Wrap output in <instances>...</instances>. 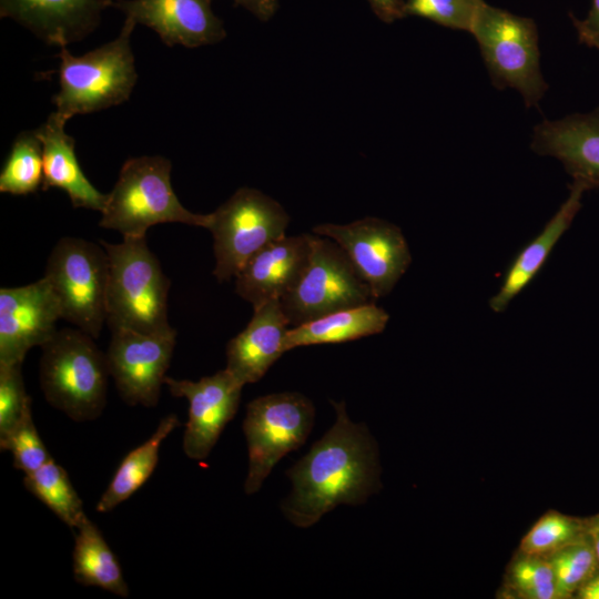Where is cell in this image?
I'll list each match as a JSON object with an SVG mask.
<instances>
[{"mask_svg": "<svg viewBox=\"0 0 599 599\" xmlns=\"http://www.w3.org/2000/svg\"><path fill=\"white\" fill-rule=\"evenodd\" d=\"M115 0H0V18L21 24L43 42L67 47L92 33Z\"/></svg>", "mask_w": 599, "mask_h": 599, "instance_id": "cell-16", "label": "cell"}, {"mask_svg": "<svg viewBox=\"0 0 599 599\" xmlns=\"http://www.w3.org/2000/svg\"><path fill=\"white\" fill-rule=\"evenodd\" d=\"M590 187L580 180H573L567 200L546 224L544 230L526 245L508 267L498 293L489 301L490 308L500 313L538 274L549 254L568 230L581 207V199Z\"/></svg>", "mask_w": 599, "mask_h": 599, "instance_id": "cell-21", "label": "cell"}, {"mask_svg": "<svg viewBox=\"0 0 599 599\" xmlns=\"http://www.w3.org/2000/svg\"><path fill=\"white\" fill-rule=\"evenodd\" d=\"M315 408L297 392L270 394L246 406L243 432L248 448L247 495L256 493L274 466L290 451L300 448L314 424Z\"/></svg>", "mask_w": 599, "mask_h": 599, "instance_id": "cell-9", "label": "cell"}, {"mask_svg": "<svg viewBox=\"0 0 599 599\" xmlns=\"http://www.w3.org/2000/svg\"><path fill=\"white\" fill-rule=\"evenodd\" d=\"M109 256L106 323L142 333L164 334L175 329L167 318L171 281L149 248L146 237L100 241Z\"/></svg>", "mask_w": 599, "mask_h": 599, "instance_id": "cell-3", "label": "cell"}, {"mask_svg": "<svg viewBox=\"0 0 599 599\" xmlns=\"http://www.w3.org/2000/svg\"><path fill=\"white\" fill-rule=\"evenodd\" d=\"M577 599H599V570L575 593Z\"/></svg>", "mask_w": 599, "mask_h": 599, "instance_id": "cell-36", "label": "cell"}, {"mask_svg": "<svg viewBox=\"0 0 599 599\" xmlns=\"http://www.w3.org/2000/svg\"><path fill=\"white\" fill-rule=\"evenodd\" d=\"M291 324L280 300L254 308L246 327L226 345V369L243 386L258 382L286 352L285 336Z\"/></svg>", "mask_w": 599, "mask_h": 599, "instance_id": "cell-19", "label": "cell"}, {"mask_svg": "<svg viewBox=\"0 0 599 599\" xmlns=\"http://www.w3.org/2000/svg\"><path fill=\"white\" fill-rule=\"evenodd\" d=\"M113 8L153 30L169 47L197 48L217 43L226 35L211 0H115Z\"/></svg>", "mask_w": 599, "mask_h": 599, "instance_id": "cell-15", "label": "cell"}, {"mask_svg": "<svg viewBox=\"0 0 599 599\" xmlns=\"http://www.w3.org/2000/svg\"><path fill=\"white\" fill-rule=\"evenodd\" d=\"M0 448L11 451L13 467L23 474L37 470L52 458L34 426L31 398L27 402L16 426L6 437L0 439Z\"/></svg>", "mask_w": 599, "mask_h": 599, "instance_id": "cell-30", "label": "cell"}, {"mask_svg": "<svg viewBox=\"0 0 599 599\" xmlns=\"http://www.w3.org/2000/svg\"><path fill=\"white\" fill-rule=\"evenodd\" d=\"M164 384L173 396L189 402L183 435L185 455L194 460L205 459L235 416L243 385L226 368L196 382L166 376Z\"/></svg>", "mask_w": 599, "mask_h": 599, "instance_id": "cell-14", "label": "cell"}, {"mask_svg": "<svg viewBox=\"0 0 599 599\" xmlns=\"http://www.w3.org/2000/svg\"><path fill=\"white\" fill-rule=\"evenodd\" d=\"M110 331L105 355L121 398L130 406L154 407L171 363L176 332L150 334L123 327Z\"/></svg>", "mask_w": 599, "mask_h": 599, "instance_id": "cell-12", "label": "cell"}, {"mask_svg": "<svg viewBox=\"0 0 599 599\" xmlns=\"http://www.w3.org/2000/svg\"><path fill=\"white\" fill-rule=\"evenodd\" d=\"M309 257L291 292L280 300L292 326L375 301L338 244L309 234Z\"/></svg>", "mask_w": 599, "mask_h": 599, "instance_id": "cell-10", "label": "cell"}, {"mask_svg": "<svg viewBox=\"0 0 599 599\" xmlns=\"http://www.w3.org/2000/svg\"><path fill=\"white\" fill-rule=\"evenodd\" d=\"M376 17L385 23L405 18V0H366Z\"/></svg>", "mask_w": 599, "mask_h": 599, "instance_id": "cell-33", "label": "cell"}, {"mask_svg": "<svg viewBox=\"0 0 599 599\" xmlns=\"http://www.w3.org/2000/svg\"><path fill=\"white\" fill-rule=\"evenodd\" d=\"M22 364H0V439L19 422L30 396L26 393Z\"/></svg>", "mask_w": 599, "mask_h": 599, "instance_id": "cell-32", "label": "cell"}, {"mask_svg": "<svg viewBox=\"0 0 599 599\" xmlns=\"http://www.w3.org/2000/svg\"><path fill=\"white\" fill-rule=\"evenodd\" d=\"M309 234L284 236L253 255L235 276V292L253 308L293 290L309 257Z\"/></svg>", "mask_w": 599, "mask_h": 599, "instance_id": "cell-17", "label": "cell"}, {"mask_svg": "<svg viewBox=\"0 0 599 599\" xmlns=\"http://www.w3.org/2000/svg\"><path fill=\"white\" fill-rule=\"evenodd\" d=\"M577 32L599 34V0H592L591 9L585 20L570 14Z\"/></svg>", "mask_w": 599, "mask_h": 599, "instance_id": "cell-35", "label": "cell"}, {"mask_svg": "<svg viewBox=\"0 0 599 599\" xmlns=\"http://www.w3.org/2000/svg\"><path fill=\"white\" fill-rule=\"evenodd\" d=\"M539 155L558 159L573 180L599 187V108L535 126L530 144Z\"/></svg>", "mask_w": 599, "mask_h": 599, "instance_id": "cell-18", "label": "cell"}, {"mask_svg": "<svg viewBox=\"0 0 599 599\" xmlns=\"http://www.w3.org/2000/svg\"><path fill=\"white\" fill-rule=\"evenodd\" d=\"M42 143L37 130L23 131L14 139L0 173V192L28 195L42 187Z\"/></svg>", "mask_w": 599, "mask_h": 599, "instance_id": "cell-26", "label": "cell"}, {"mask_svg": "<svg viewBox=\"0 0 599 599\" xmlns=\"http://www.w3.org/2000/svg\"><path fill=\"white\" fill-rule=\"evenodd\" d=\"M73 548V577L85 587H99L126 598L129 587L121 566L99 528L85 516L78 525Z\"/></svg>", "mask_w": 599, "mask_h": 599, "instance_id": "cell-23", "label": "cell"}, {"mask_svg": "<svg viewBox=\"0 0 599 599\" xmlns=\"http://www.w3.org/2000/svg\"><path fill=\"white\" fill-rule=\"evenodd\" d=\"M336 422L286 475L293 490L282 502L286 518L306 528L339 504L361 505L379 488L376 443L353 423L344 402L331 400Z\"/></svg>", "mask_w": 599, "mask_h": 599, "instance_id": "cell-1", "label": "cell"}, {"mask_svg": "<svg viewBox=\"0 0 599 599\" xmlns=\"http://www.w3.org/2000/svg\"><path fill=\"white\" fill-rule=\"evenodd\" d=\"M65 121L52 112L37 130L42 143V190L64 191L74 207L102 212L108 194L101 193L87 179L75 154V141L64 131Z\"/></svg>", "mask_w": 599, "mask_h": 599, "instance_id": "cell-20", "label": "cell"}, {"mask_svg": "<svg viewBox=\"0 0 599 599\" xmlns=\"http://www.w3.org/2000/svg\"><path fill=\"white\" fill-rule=\"evenodd\" d=\"M179 425L175 414L163 417L151 437L124 456L101 495L97 511L113 510L148 481L158 465L161 444Z\"/></svg>", "mask_w": 599, "mask_h": 599, "instance_id": "cell-24", "label": "cell"}, {"mask_svg": "<svg viewBox=\"0 0 599 599\" xmlns=\"http://www.w3.org/2000/svg\"><path fill=\"white\" fill-rule=\"evenodd\" d=\"M505 592L519 599H560L548 558L517 551L505 576Z\"/></svg>", "mask_w": 599, "mask_h": 599, "instance_id": "cell-28", "label": "cell"}, {"mask_svg": "<svg viewBox=\"0 0 599 599\" xmlns=\"http://www.w3.org/2000/svg\"><path fill=\"white\" fill-rule=\"evenodd\" d=\"M136 23L125 18L119 35L75 57L60 48L55 113L65 122L78 114L98 112L129 100L138 80L131 34Z\"/></svg>", "mask_w": 599, "mask_h": 599, "instance_id": "cell-4", "label": "cell"}, {"mask_svg": "<svg viewBox=\"0 0 599 599\" xmlns=\"http://www.w3.org/2000/svg\"><path fill=\"white\" fill-rule=\"evenodd\" d=\"M580 42L599 50V34L578 32Z\"/></svg>", "mask_w": 599, "mask_h": 599, "instance_id": "cell-38", "label": "cell"}, {"mask_svg": "<svg viewBox=\"0 0 599 599\" xmlns=\"http://www.w3.org/2000/svg\"><path fill=\"white\" fill-rule=\"evenodd\" d=\"M172 163L160 155L126 160L108 194L100 226L121 233L123 238L145 237L162 223H182L209 229L210 214H197L182 205L171 184Z\"/></svg>", "mask_w": 599, "mask_h": 599, "instance_id": "cell-2", "label": "cell"}, {"mask_svg": "<svg viewBox=\"0 0 599 599\" xmlns=\"http://www.w3.org/2000/svg\"><path fill=\"white\" fill-rule=\"evenodd\" d=\"M586 532L595 550L599 564V512L586 517Z\"/></svg>", "mask_w": 599, "mask_h": 599, "instance_id": "cell-37", "label": "cell"}, {"mask_svg": "<svg viewBox=\"0 0 599 599\" xmlns=\"http://www.w3.org/2000/svg\"><path fill=\"white\" fill-rule=\"evenodd\" d=\"M470 33L479 45L493 84L517 90L527 108L537 105L548 84L540 70L535 21L484 2Z\"/></svg>", "mask_w": 599, "mask_h": 599, "instance_id": "cell-6", "label": "cell"}, {"mask_svg": "<svg viewBox=\"0 0 599 599\" xmlns=\"http://www.w3.org/2000/svg\"><path fill=\"white\" fill-rule=\"evenodd\" d=\"M80 328H62L41 346L39 379L47 402L75 422L98 418L106 404V355Z\"/></svg>", "mask_w": 599, "mask_h": 599, "instance_id": "cell-5", "label": "cell"}, {"mask_svg": "<svg viewBox=\"0 0 599 599\" xmlns=\"http://www.w3.org/2000/svg\"><path fill=\"white\" fill-rule=\"evenodd\" d=\"M313 232L339 245L375 300L394 288L412 261L400 229L377 217L343 225L324 223Z\"/></svg>", "mask_w": 599, "mask_h": 599, "instance_id": "cell-11", "label": "cell"}, {"mask_svg": "<svg viewBox=\"0 0 599 599\" xmlns=\"http://www.w3.org/2000/svg\"><path fill=\"white\" fill-rule=\"evenodd\" d=\"M290 216L274 199L252 187H240L211 213L219 282L235 277L264 246L284 237Z\"/></svg>", "mask_w": 599, "mask_h": 599, "instance_id": "cell-8", "label": "cell"}, {"mask_svg": "<svg viewBox=\"0 0 599 599\" xmlns=\"http://www.w3.org/2000/svg\"><path fill=\"white\" fill-rule=\"evenodd\" d=\"M61 306L45 276L18 287L0 288V364H22L34 346L57 333Z\"/></svg>", "mask_w": 599, "mask_h": 599, "instance_id": "cell-13", "label": "cell"}, {"mask_svg": "<svg viewBox=\"0 0 599 599\" xmlns=\"http://www.w3.org/2000/svg\"><path fill=\"white\" fill-rule=\"evenodd\" d=\"M236 6H241L260 21H268L276 12L278 0H233Z\"/></svg>", "mask_w": 599, "mask_h": 599, "instance_id": "cell-34", "label": "cell"}, {"mask_svg": "<svg viewBox=\"0 0 599 599\" xmlns=\"http://www.w3.org/2000/svg\"><path fill=\"white\" fill-rule=\"evenodd\" d=\"M23 486L70 528H77L87 516L68 473L53 458L24 474Z\"/></svg>", "mask_w": 599, "mask_h": 599, "instance_id": "cell-25", "label": "cell"}, {"mask_svg": "<svg viewBox=\"0 0 599 599\" xmlns=\"http://www.w3.org/2000/svg\"><path fill=\"white\" fill-rule=\"evenodd\" d=\"M548 559L560 599L573 598L578 589L599 570L588 535L559 549Z\"/></svg>", "mask_w": 599, "mask_h": 599, "instance_id": "cell-29", "label": "cell"}, {"mask_svg": "<svg viewBox=\"0 0 599 599\" xmlns=\"http://www.w3.org/2000/svg\"><path fill=\"white\" fill-rule=\"evenodd\" d=\"M484 0H405V16L428 19L446 28L470 32Z\"/></svg>", "mask_w": 599, "mask_h": 599, "instance_id": "cell-31", "label": "cell"}, {"mask_svg": "<svg viewBox=\"0 0 599 599\" xmlns=\"http://www.w3.org/2000/svg\"><path fill=\"white\" fill-rule=\"evenodd\" d=\"M109 256L104 246L65 236L52 248L44 276L57 295L62 318L98 338L106 322Z\"/></svg>", "mask_w": 599, "mask_h": 599, "instance_id": "cell-7", "label": "cell"}, {"mask_svg": "<svg viewBox=\"0 0 599 599\" xmlns=\"http://www.w3.org/2000/svg\"><path fill=\"white\" fill-rule=\"evenodd\" d=\"M388 313L375 301L343 308L315 319L292 326L285 336V351L300 346L337 344L382 333Z\"/></svg>", "mask_w": 599, "mask_h": 599, "instance_id": "cell-22", "label": "cell"}, {"mask_svg": "<svg viewBox=\"0 0 599 599\" xmlns=\"http://www.w3.org/2000/svg\"><path fill=\"white\" fill-rule=\"evenodd\" d=\"M586 535V518L549 510L521 538L518 551L549 558L559 549Z\"/></svg>", "mask_w": 599, "mask_h": 599, "instance_id": "cell-27", "label": "cell"}]
</instances>
